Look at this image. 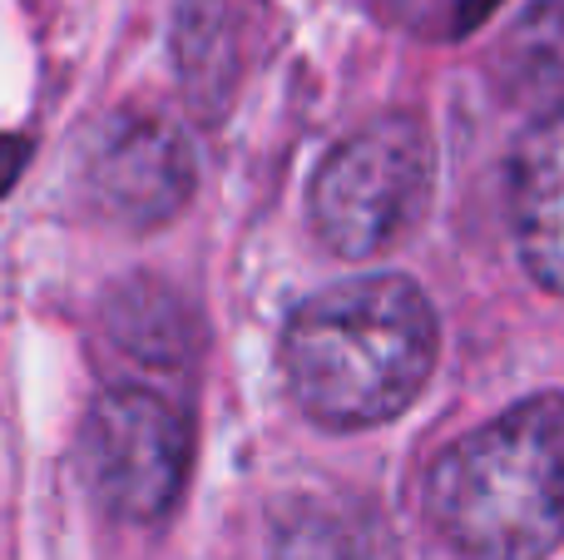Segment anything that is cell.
<instances>
[{
	"mask_svg": "<svg viewBox=\"0 0 564 560\" xmlns=\"http://www.w3.org/2000/svg\"><path fill=\"white\" fill-rule=\"evenodd\" d=\"M436 353L426 293L401 273H361L297 303L282 333V383L307 422L361 432L416 402Z\"/></svg>",
	"mask_w": 564,
	"mask_h": 560,
	"instance_id": "1",
	"label": "cell"
},
{
	"mask_svg": "<svg viewBox=\"0 0 564 560\" xmlns=\"http://www.w3.org/2000/svg\"><path fill=\"white\" fill-rule=\"evenodd\" d=\"M426 516L470 560L555 556L564 541V397H525L446 446L426 476Z\"/></svg>",
	"mask_w": 564,
	"mask_h": 560,
	"instance_id": "2",
	"label": "cell"
},
{
	"mask_svg": "<svg viewBox=\"0 0 564 560\" xmlns=\"http://www.w3.org/2000/svg\"><path fill=\"white\" fill-rule=\"evenodd\" d=\"M436 149L416 115H387L351 129L312 174L307 208L337 258H371L401 244L426 214Z\"/></svg>",
	"mask_w": 564,
	"mask_h": 560,
	"instance_id": "3",
	"label": "cell"
},
{
	"mask_svg": "<svg viewBox=\"0 0 564 560\" xmlns=\"http://www.w3.org/2000/svg\"><path fill=\"white\" fill-rule=\"evenodd\" d=\"M188 472V427L149 387H109L79 427V476L115 521H164Z\"/></svg>",
	"mask_w": 564,
	"mask_h": 560,
	"instance_id": "4",
	"label": "cell"
},
{
	"mask_svg": "<svg viewBox=\"0 0 564 560\" xmlns=\"http://www.w3.org/2000/svg\"><path fill=\"white\" fill-rule=\"evenodd\" d=\"M194 179L188 139L154 115L109 119L79 164L89 208L134 234L169 224L194 198Z\"/></svg>",
	"mask_w": 564,
	"mask_h": 560,
	"instance_id": "5",
	"label": "cell"
},
{
	"mask_svg": "<svg viewBox=\"0 0 564 560\" xmlns=\"http://www.w3.org/2000/svg\"><path fill=\"white\" fill-rule=\"evenodd\" d=\"M510 224L525 273L564 298V115H540L510 149Z\"/></svg>",
	"mask_w": 564,
	"mask_h": 560,
	"instance_id": "6",
	"label": "cell"
},
{
	"mask_svg": "<svg viewBox=\"0 0 564 560\" xmlns=\"http://www.w3.org/2000/svg\"><path fill=\"white\" fill-rule=\"evenodd\" d=\"M105 327L139 363H184L188 353V313L174 288L154 278H129L105 298Z\"/></svg>",
	"mask_w": 564,
	"mask_h": 560,
	"instance_id": "7",
	"label": "cell"
},
{
	"mask_svg": "<svg viewBox=\"0 0 564 560\" xmlns=\"http://www.w3.org/2000/svg\"><path fill=\"white\" fill-rule=\"evenodd\" d=\"M506 75L520 95L564 115V0H535L506 40Z\"/></svg>",
	"mask_w": 564,
	"mask_h": 560,
	"instance_id": "8",
	"label": "cell"
},
{
	"mask_svg": "<svg viewBox=\"0 0 564 560\" xmlns=\"http://www.w3.org/2000/svg\"><path fill=\"white\" fill-rule=\"evenodd\" d=\"M20 164H25V144H20V139H6V134H0V194H6L10 179L20 174Z\"/></svg>",
	"mask_w": 564,
	"mask_h": 560,
	"instance_id": "9",
	"label": "cell"
}]
</instances>
